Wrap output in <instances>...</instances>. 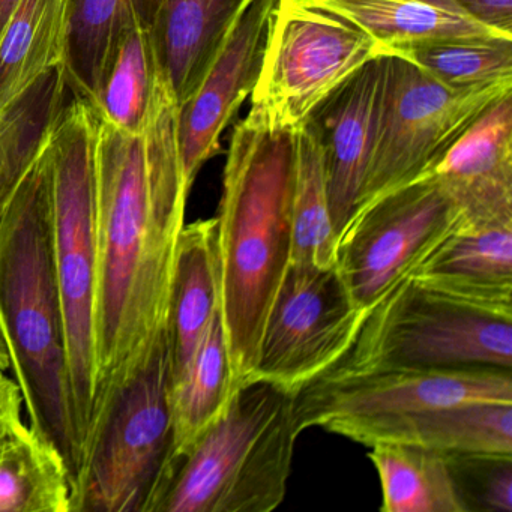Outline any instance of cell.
<instances>
[{
    "mask_svg": "<svg viewBox=\"0 0 512 512\" xmlns=\"http://www.w3.org/2000/svg\"><path fill=\"white\" fill-rule=\"evenodd\" d=\"M379 56L385 49L344 17L310 0H277L242 121L271 133H296L332 92Z\"/></svg>",
    "mask_w": 512,
    "mask_h": 512,
    "instance_id": "cell-7",
    "label": "cell"
},
{
    "mask_svg": "<svg viewBox=\"0 0 512 512\" xmlns=\"http://www.w3.org/2000/svg\"><path fill=\"white\" fill-rule=\"evenodd\" d=\"M296 133L239 121L218 206L220 311L236 389L253 374L272 302L292 262Z\"/></svg>",
    "mask_w": 512,
    "mask_h": 512,
    "instance_id": "cell-2",
    "label": "cell"
},
{
    "mask_svg": "<svg viewBox=\"0 0 512 512\" xmlns=\"http://www.w3.org/2000/svg\"><path fill=\"white\" fill-rule=\"evenodd\" d=\"M512 403L511 370L373 368L325 373L293 394L299 433L337 419L401 415L452 404Z\"/></svg>",
    "mask_w": 512,
    "mask_h": 512,
    "instance_id": "cell-12",
    "label": "cell"
},
{
    "mask_svg": "<svg viewBox=\"0 0 512 512\" xmlns=\"http://www.w3.org/2000/svg\"><path fill=\"white\" fill-rule=\"evenodd\" d=\"M179 109L160 65L139 130H121L95 113L98 401L88 454L113 398L167 341L191 191L182 164Z\"/></svg>",
    "mask_w": 512,
    "mask_h": 512,
    "instance_id": "cell-1",
    "label": "cell"
},
{
    "mask_svg": "<svg viewBox=\"0 0 512 512\" xmlns=\"http://www.w3.org/2000/svg\"><path fill=\"white\" fill-rule=\"evenodd\" d=\"M247 0H164L155 47L179 106L199 88L215 53Z\"/></svg>",
    "mask_w": 512,
    "mask_h": 512,
    "instance_id": "cell-19",
    "label": "cell"
},
{
    "mask_svg": "<svg viewBox=\"0 0 512 512\" xmlns=\"http://www.w3.org/2000/svg\"><path fill=\"white\" fill-rule=\"evenodd\" d=\"M367 32L386 55L448 38L505 37L467 16L454 0H310ZM512 38V37H505Z\"/></svg>",
    "mask_w": 512,
    "mask_h": 512,
    "instance_id": "cell-20",
    "label": "cell"
},
{
    "mask_svg": "<svg viewBox=\"0 0 512 512\" xmlns=\"http://www.w3.org/2000/svg\"><path fill=\"white\" fill-rule=\"evenodd\" d=\"M427 173L457 203L464 224L512 223V92L490 107Z\"/></svg>",
    "mask_w": 512,
    "mask_h": 512,
    "instance_id": "cell-15",
    "label": "cell"
},
{
    "mask_svg": "<svg viewBox=\"0 0 512 512\" xmlns=\"http://www.w3.org/2000/svg\"><path fill=\"white\" fill-rule=\"evenodd\" d=\"M20 2L22 0H0V37L4 34L5 28H7L8 22H10Z\"/></svg>",
    "mask_w": 512,
    "mask_h": 512,
    "instance_id": "cell-33",
    "label": "cell"
},
{
    "mask_svg": "<svg viewBox=\"0 0 512 512\" xmlns=\"http://www.w3.org/2000/svg\"><path fill=\"white\" fill-rule=\"evenodd\" d=\"M73 493L64 458L28 421L0 436V512H73Z\"/></svg>",
    "mask_w": 512,
    "mask_h": 512,
    "instance_id": "cell-24",
    "label": "cell"
},
{
    "mask_svg": "<svg viewBox=\"0 0 512 512\" xmlns=\"http://www.w3.org/2000/svg\"><path fill=\"white\" fill-rule=\"evenodd\" d=\"M70 94L64 68H59L0 113V218L46 146Z\"/></svg>",
    "mask_w": 512,
    "mask_h": 512,
    "instance_id": "cell-25",
    "label": "cell"
},
{
    "mask_svg": "<svg viewBox=\"0 0 512 512\" xmlns=\"http://www.w3.org/2000/svg\"><path fill=\"white\" fill-rule=\"evenodd\" d=\"M293 394L251 379L176 461L155 512H271L284 502L299 436Z\"/></svg>",
    "mask_w": 512,
    "mask_h": 512,
    "instance_id": "cell-4",
    "label": "cell"
},
{
    "mask_svg": "<svg viewBox=\"0 0 512 512\" xmlns=\"http://www.w3.org/2000/svg\"><path fill=\"white\" fill-rule=\"evenodd\" d=\"M479 25L512 37V0H454Z\"/></svg>",
    "mask_w": 512,
    "mask_h": 512,
    "instance_id": "cell-31",
    "label": "cell"
},
{
    "mask_svg": "<svg viewBox=\"0 0 512 512\" xmlns=\"http://www.w3.org/2000/svg\"><path fill=\"white\" fill-rule=\"evenodd\" d=\"M322 428L367 448L409 443L443 454L512 455V403L472 401L401 415L337 419Z\"/></svg>",
    "mask_w": 512,
    "mask_h": 512,
    "instance_id": "cell-16",
    "label": "cell"
},
{
    "mask_svg": "<svg viewBox=\"0 0 512 512\" xmlns=\"http://www.w3.org/2000/svg\"><path fill=\"white\" fill-rule=\"evenodd\" d=\"M0 371H2V370H0Z\"/></svg>",
    "mask_w": 512,
    "mask_h": 512,
    "instance_id": "cell-35",
    "label": "cell"
},
{
    "mask_svg": "<svg viewBox=\"0 0 512 512\" xmlns=\"http://www.w3.org/2000/svg\"><path fill=\"white\" fill-rule=\"evenodd\" d=\"M94 143V109L71 95L47 140L44 163L52 214L53 266L83 469L98 401Z\"/></svg>",
    "mask_w": 512,
    "mask_h": 512,
    "instance_id": "cell-5",
    "label": "cell"
},
{
    "mask_svg": "<svg viewBox=\"0 0 512 512\" xmlns=\"http://www.w3.org/2000/svg\"><path fill=\"white\" fill-rule=\"evenodd\" d=\"M512 80L452 89L398 56H385L376 139L358 206L427 173ZM355 209V211H356Z\"/></svg>",
    "mask_w": 512,
    "mask_h": 512,
    "instance_id": "cell-9",
    "label": "cell"
},
{
    "mask_svg": "<svg viewBox=\"0 0 512 512\" xmlns=\"http://www.w3.org/2000/svg\"><path fill=\"white\" fill-rule=\"evenodd\" d=\"M292 262L329 268L335 265L337 233L329 214L322 152L307 128L295 134Z\"/></svg>",
    "mask_w": 512,
    "mask_h": 512,
    "instance_id": "cell-28",
    "label": "cell"
},
{
    "mask_svg": "<svg viewBox=\"0 0 512 512\" xmlns=\"http://www.w3.org/2000/svg\"><path fill=\"white\" fill-rule=\"evenodd\" d=\"M220 308L217 220L185 224L170 295L167 325L169 388L187 370Z\"/></svg>",
    "mask_w": 512,
    "mask_h": 512,
    "instance_id": "cell-18",
    "label": "cell"
},
{
    "mask_svg": "<svg viewBox=\"0 0 512 512\" xmlns=\"http://www.w3.org/2000/svg\"><path fill=\"white\" fill-rule=\"evenodd\" d=\"M365 314L337 266L290 263L266 317L248 380H265L295 394L346 355Z\"/></svg>",
    "mask_w": 512,
    "mask_h": 512,
    "instance_id": "cell-11",
    "label": "cell"
},
{
    "mask_svg": "<svg viewBox=\"0 0 512 512\" xmlns=\"http://www.w3.org/2000/svg\"><path fill=\"white\" fill-rule=\"evenodd\" d=\"M164 0H70L64 74L74 98L94 106L122 32L136 22L155 28Z\"/></svg>",
    "mask_w": 512,
    "mask_h": 512,
    "instance_id": "cell-21",
    "label": "cell"
},
{
    "mask_svg": "<svg viewBox=\"0 0 512 512\" xmlns=\"http://www.w3.org/2000/svg\"><path fill=\"white\" fill-rule=\"evenodd\" d=\"M44 149L0 218V338L7 350L8 374L22 394L26 421L58 449L76 491L83 455L53 266Z\"/></svg>",
    "mask_w": 512,
    "mask_h": 512,
    "instance_id": "cell-3",
    "label": "cell"
},
{
    "mask_svg": "<svg viewBox=\"0 0 512 512\" xmlns=\"http://www.w3.org/2000/svg\"><path fill=\"white\" fill-rule=\"evenodd\" d=\"M463 221L431 173L356 209L335 251V266L356 305L371 310Z\"/></svg>",
    "mask_w": 512,
    "mask_h": 512,
    "instance_id": "cell-10",
    "label": "cell"
},
{
    "mask_svg": "<svg viewBox=\"0 0 512 512\" xmlns=\"http://www.w3.org/2000/svg\"><path fill=\"white\" fill-rule=\"evenodd\" d=\"M466 367L511 370L512 317L407 277L367 311L352 346L326 373Z\"/></svg>",
    "mask_w": 512,
    "mask_h": 512,
    "instance_id": "cell-6",
    "label": "cell"
},
{
    "mask_svg": "<svg viewBox=\"0 0 512 512\" xmlns=\"http://www.w3.org/2000/svg\"><path fill=\"white\" fill-rule=\"evenodd\" d=\"M368 458L382 485V512H463L443 452L376 443Z\"/></svg>",
    "mask_w": 512,
    "mask_h": 512,
    "instance_id": "cell-26",
    "label": "cell"
},
{
    "mask_svg": "<svg viewBox=\"0 0 512 512\" xmlns=\"http://www.w3.org/2000/svg\"><path fill=\"white\" fill-rule=\"evenodd\" d=\"M385 56L365 64L313 110L304 128L322 152L329 214L340 235L358 206L376 139Z\"/></svg>",
    "mask_w": 512,
    "mask_h": 512,
    "instance_id": "cell-14",
    "label": "cell"
},
{
    "mask_svg": "<svg viewBox=\"0 0 512 512\" xmlns=\"http://www.w3.org/2000/svg\"><path fill=\"white\" fill-rule=\"evenodd\" d=\"M70 0H22L0 37V113L64 68Z\"/></svg>",
    "mask_w": 512,
    "mask_h": 512,
    "instance_id": "cell-22",
    "label": "cell"
},
{
    "mask_svg": "<svg viewBox=\"0 0 512 512\" xmlns=\"http://www.w3.org/2000/svg\"><path fill=\"white\" fill-rule=\"evenodd\" d=\"M235 392L226 331L218 308L187 370L169 388L172 415L169 476L176 461L226 412Z\"/></svg>",
    "mask_w": 512,
    "mask_h": 512,
    "instance_id": "cell-23",
    "label": "cell"
},
{
    "mask_svg": "<svg viewBox=\"0 0 512 512\" xmlns=\"http://www.w3.org/2000/svg\"><path fill=\"white\" fill-rule=\"evenodd\" d=\"M445 455L463 512H512V455Z\"/></svg>",
    "mask_w": 512,
    "mask_h": 512,
    "instance_id": "cell-30",
    "label": "cell"
},
{
    "mask_svg": "<svg viewBox=\"0 0 512 512\" xmlns=\"http://www.w3.org/2000/svg\"><path fill=\"white\" fill-rule=\"evenodd\" d=\"M158 68L160 59L154 28L136 20L116 43L92 109L121 130H139L151 101Z\"/></svg>",
    "mask_w": 512,
    "mask_h": 512,
    "instance_id": "cell-27",
    "label": "cell"
},
{
    "mask_svg": "<svg viewBox=\"0 0 512 512\" xmlns=\"http://www.w3.org/2000/svg\"><path fill=\"white\" fill-rule=\"evenodd\" d=\"M25 416L19 386L8 371H0V436L26 421Z\"/></svg>",
    "mask_w": 512,
    "mask_h": 512,
    "instance_id": "cell-32",
    "label": "cell"
},
{
    "mask_svg": "<svg viewBox=\"0 0 512 512\" xmlns=\"http://www.w3.org/2000/svg\"><path fill=\"white\" fill-rule=\"evenodd\" d=\"M170 461L166 341L110 403L74 491L73 512H155Z\"/></svg>",
    "mask_w": 512,
    "mask_h": 512,
    "instance_id": "cell-8",
    "label": "cell"
},
{
    "mask_svg": "<svg viewBox=\"0 0 512 512\" xmlns=\"http://www.w3.org/2000/svg\"><path fill=\"white\" fill-rule=\"evenodd\" d=\"M409 277L449 298L512 317V223H461Z\"/></svg>",
    "mask_w": 512,
    "mask_h": 512,
    "instance_id": "cell-17",
    "label": "cell"
},
{
    "mask_svg": "<svg viewBox=\"0 0 512 512\" xmlns=\"http://www.w3.org/2000/svg\"><path fill=\"white\" fill-rule=\"evenodd\" d=\"M391 55L452 89L512 80V38H448L401 47Z\"/></svg>",
    "mask_w": 512,
    "mask_h": 512,
    "instance_id": "cell-29",
    "label": "cell"
},
{
    "mask_svg": "<svg viewBox=\"0 0 512 512\" xmlns=\"http://www.w3.org/2000/svg\"><path fill=\"white\" fill-rule=\"evenodd\" d=\"M0 370L8 371V355L2 338H0Z\"/></svg>",
    "mask_w": 512,
    "mask_h": 512,
    "instance_id": "cell-34",
    "label": "cell"
},
{
    "mask_svg": "<svg viewBox=\"0 0 512 512\" xmlns=\"http://www.w3.org/2000/svg\"><path fill=\"white\" fill-rule=\"evenodd\" d=\"M275 4L277 0H247L199 88L179 109L182 164L191 188L202 167L223 152L224 130L253 94Z\"/></svg>",
    "mask_w": 512,
    "mask_h": 512,
    "instance_id": "cell-13",
    "label": "cell"
}]
</instances>
